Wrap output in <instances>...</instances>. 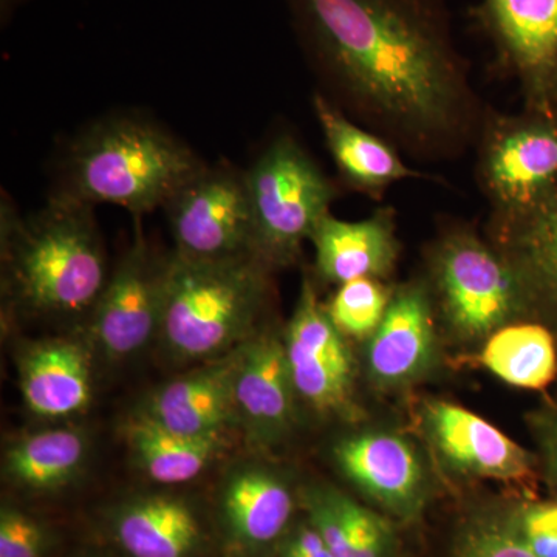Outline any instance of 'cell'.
I'll return each instance as SVG.
<instances>
[{
  "label": "cell",
  "instance_id": "6da1fadb",
  "mask_svg": "<svg viewBox=\"0 0 557 557\" xmlns=\"http://www.w3.org/2000/svg\"><path fill=\"white\" fill-rule=\"evenodd\" d=\"M314 69L399 152L458 156L483 121L445 0H285Z\"/></svg>",
  "mask_w": 557,
  "mask_h": 557
},
{
  "label": "cell",
  "instance_id": "7a4b0ae2",
  "mask_svg": "<svg viewBox=\"0 0 557 557\" xmlns=\"http://www.w3.org/2000/svg\"><path fill=\"white\" fill-rule=\"evenodd\" d=\"M3 262L10 298L40 317H75L94 310L108 284V260L94 207L51 197L28 219L2 205Z\"/></svg>",
  "mask_w": 557,
  "mask_h": 557
},
{
  "label": "cell",
  "instance_id": "3957f363",
  "mask_svg": "<svg viewBox=\"0 0 557 557\" xmlns=\"http://www.w3.org/2000/svg\"><path fill=\"white\" fill-rule=\"evenodd\" d=\"M258 256L189 260L172 252L164 273L160 339L182 361H214L259 332L269 271Z\"/></svg>",
  "mask_w": 557,
  "mask_h": 557
},
{
  "label": "cell",
  "instance_id": "277c9868",
  "mask_svg": "<svg viewBox=\"0 0 557 557\" xmlns=\"http://www.w3.org/2000/svg\"><path fill=\"white\" fill-rule=\"evenodd\" d=\"M205 164L196 153L149 121L116 116L94 124L70 149L61 196L110 203L135 218L164 208Z\"/></svg>",
  "mask_w": 557,
  "mask_h": 557
},
{
  "label": "cell",
  "instance_id": "5b68a950",
  "mask_svg": "<svg viewBox=\"0 0 557 557\" xmlns=\"http://www.w3.org/2000/svg\"><path fill=\"white\" fill-rule=\"evenodd\" d=\"M245 178L255 220L256 255L271 269L289 265L318 223L330 214L335 186L289 135L271 141Z\"/></svg>",
  "mask_w": 557,
  "mask_h": 557
},
{
  "label": "cell",
  "instance_id": "8992f818",
  "mask_svg": "<svg viewBox=\"0 0 557 557\" xmlns=\"http://www.w3.org/2000/svg\"><path fill=\"white\" fill-rule=\"evenodd\" d=\"M440 309L461 339L487 338L504 325L534 318L515 267L467 228L449 231L432 252Z\"/></svg>",
  "mask_w": 557,
  "mask_h": 557
},
{
  "label": "cell",
  "instance_id": "52a82bcc",
  "mask_svg": "<svg viewBox=\"0 0 557 557\" xmlns=\"http://www.w3.org/2000/svg\"><path fill=\"white\" fill-rule=\"evenodd\" d=\"M478 172L494 220L522 218L547 203L557 194V110L483 121Z\"/></svg>",
  "mask_w": 557,
  "mask_h": 557
},
{
  "label": "cell",
  "instance_id": "ba28073f",
  "mask_svg": "<svg viewBox=\"0 0 557 557\" xmlns=\"http://www.w3.org/2000/svg\"><path fill=\"white\" fill-rule=\"evenodd\" d=\"M164 209L178 258L230 260L258 256L245 172L205 166Z\"/></svg>",
  "mask_w": 557,
  "mask_h": 557
},
{
  "label": "cell",
  "instance_id": "9c48e42d",
  "mask_svg": "<svg viewBox=\"0 0 557 557\" xmlns=\"http://www.w3.org/2000/svg\"><path fill=\"white\" fill-rule=\"evenodd\" d=\"M166 263L152 255L137 225L134 245L91 310V336L106 357L129 358L159 336Z\"/></svg>",
  "mask_w": 557,
  "mask_h": 557
},
{
  "label": "cell",
  "instance_id": "30bf717a",
  "mask_svg": "<svg viewBox=\"0 0 557 557\" xmlns=\"http://www.w3.org/2000/svg\"><path fill=\"white\" fill-rule=\"evenodd\" d=\"M480 20L527 109L557 110V0H483Z\"/></svg>",
  "mask_w": 557,
  "mask_h": 557
},
{
  "label": "cell",
  "instance_id": "8fae6325",
  "mask_svg": "<svg viewBox=\"0 0 557 557\" xmlns=\"http://www.w3.org/2000/svg\"><path fill=\"white\" fill-rule=\"evenodd\" d=\"M298 397L321 412L354 413V361L343 333L306 278L284 335Z\"/></svg>",
  "mask_w": 557,
  "mask_h": 557
},
{
  "label": "cell",
  "instance_id": "7c38bea8",
  "mask_svg": "<svg viewBox=\"0 0 557 557\" xmlns=\"http://www.w3.org/2000/svg\"><path fill=\"white\" fill-rule=\"evenodd\" d=\"M296 397L284 336L260 329L239 348L234 380L237 420L252 442L276 445L295 423Z\"/></svg>",
  "mask_w": 557,
  "mask_h": 557
},
{
  "label": "cell",
  "instance_id": "4fadbf2b",
  "mask_svg": "<svg viewBox=\"0 0 557 557\" xmlns=\"http://www.w3.org/2000/svg\"><path fill=\"white\" fill-rule=\"evenodd\" d=\"M335 460L354 485L398 518H413L423 507L426 475L408 440L364 432L339 442Z\"/></svg>",
  "mask_w": 557,
  "mask_h": 557
},
{
  "label": "cell",
  "instance_id": "5bb4252c",
  "mask_svg": "<svg viewBox=\"0 0 557 557\" xmlns=\"http://www.w3.org/2000/svg\"><path fill=\"white\" fill-rule=\"evenodd\" d=\"M424 426L440 457L461 474L520 480L533 472L534 458L482 417L448 401L424 406Z\"/></svg>",
  "mask_w": 557,
  "mask_h": 557
},
{
  "label": "cell",
  "instance_id": "9a60e30c",
  "mask_svg": "<svg viewBox=\"0 0 557 557\" xmlns=\"http://www.w3.org/2000/svg\"><path fill=\"white\" fill-rule=\"evenodd\" d=\"M435 330L429 289L410 282L394 289L380 327L369 338L370 379L381 387L406 386L434 361Z\"/></svg>",
  "mask_w": 557,
  "mask_h": 557
},
{
  "label": "cell",
  "instance_id": "2e32d148",
  "mask_svg": "<svg viewBox=\"0 0 557 557\" xmlns=\"http://www.w3.org/2000/svg\"><path fill=\"white\" fill-rule=\"evenodd\" d=\"M239 348L164 384L139 412L177 434L222 437L223 431L237 420L234 380Z\"/></svg>",
  "mask_w": 557,
  "mask_h": 557
},
{
  "label": "cell",
  "instance_id": "e0dca14e",
  "mask_svg": "<svg viewBox=\"0 0 557 557\" xmlns=\"http://www.w3.org/2000/svg\"><path fill=\"white\" fill-rule=\"evenodd\" d=\"M318 276L343 285L355 278L387 277L397 265L399 242L394 208L376 209L368 219L347 222L325 215L311 233Z\"/></svg>",
  "mask_w": 557,
  "mask_h": 557
},
{
  "label": "cell",
  "instance_id": "ac0fdd59",
  "mask_svg": "<svg viewBox=\"0 0 557 557\" xmlns=\"http://www.w3.org/2000/svg\"><path fill=\"white\" fill-rule=\"evenodd\" d=\"M313 109L330 156L344 183L351 189L381 199L395 183L421 177L403 161L401 153L392 143L354 123L324 95H314Z\"/></svg>",
  "mask_w": 557,
  "mask_h": 557
},
{
  "label": "cell",
  "instance_id": "d6986e66",
  "mask_svg": "<svg viewBox=\"0 0 557 557\" xmlns=\"http://www.w3.org/2000/svg\"><path fill=\"white\" fill-rule=\"evenodd\" d=\"M22 398L30 412L67 418L91 398L90 355L81 341L51 338L28 344L20 358Z\"/></svg>",
  "mask_w": 557,
  "mask_h": 557
},
{
  "label": "cell",
  "instance_id": "ffe728a7",
  "mask_svg": "<svg viewBox=\"0 0 557 557\" xmlns=\"http://www.w3.org/2000/svg\"><path fill=\"white\" fill-rule=\"evenodd\" d=\"M493 228L494 247L519 274L534 318L557 330V194L522 218L494 220Z\"/></svg>",
  "mask_w": 557,
  "mask_h": 557
},
{
  "label": "cell",
  "instance_id": "44dd1931",
  "mask_svg": "<svg viewBox=\"0 0 557 557\" xmlns=\"http://www.w3.org/2000/svg\"><path fill=\"white\" fill-rule=\"evenodd\" d=\"M113 534L129 557H193L201 542L196 512L171 496L127 502L113 519Z\"/></svg>",
  "mask_w": 557,
  "mask_h": 557
},
{
  "label": "cell",
  "instance_id": "7402d4cb",
  "mask_svg": "<svg viewBox=\"0 0 557 557\" xmlns=\"http://www.w3.org/2000/svg\"><path fill=\"white\" fill-rule=\"evenodd\" d=\"M222 511L234 539L248 547H263L288 527L295 497L277 472L245 467L234 471L223 487Z\"/></svg>",
  "mask_w": 557,
  "mask_h": 557
},
{
  "label": "cell",
  "instance_id": "603a6c76",
  "mask_svg": "<svg viewBox=\"0 0 557 557\" xmlns=\"http://www.w3.org/2000/svg\"><path fill=\"white\" fill-rule=\"evenodd\" d=\"M309 522L335 557H391L394 530L386 519L354 498L333 490L314 487L306 496Z\"/></svg>",
  "mask_w": 557,
  "mask_h": 557
},
{
  "label": "cell",
  "instance_id": "cb8c5ba5",
  "mask_svg": "<svg viewBox=\"0 0 557 557\" xmlns=\"http://www.w3.org/2000/svg\"><path fill=\"white\" fill-rule=\"evenodd\" d=\"M124 435L137 467L161 485H182L199 478L223 448L222 437L177 434L141 412L127 423Z\"/></svg>",
  "mask_w": 557,
  "mask_h": 557
},
{
  "label": "cell",
  "instance_id": "d4e9b609",
  "mask_svg": "<svg viewBox=\"0 0 557 557\" xmlns=\"http://www.w3.org/2000/svg\"><path fill=\"white\" fill-rule=\"evenodd\" d=\"M87 450L86 434L79 429H44L7 449L3 472L10 482L25 490H60L79 474Z\"/></svg>",
  "mask_w": 557,
  "mask_h": 557
},
{
  "label": "cell",
  "instance_id": "484cf974",
  "mask_svg": "<svg viewBox=\"0 0 557 557\" xmlns=\"http://www.w3.org/2000/svg\"><path fill=\"white\" fill-rule=\"evenodd\" d=\"M482 362L509 386L542 391L557 376L555 333L542 322H512L487 336Z\"/></svg>",
  "mask_w": 557,
  "mask_h": 557
},
{
  "label": "cell",
  "instance_id": "4316f807",
  "mask_svg": "<svg viewBox=\"0 0 557 557\" xmlns=\"http://www.w3.org/2000/svg\"><path fill=\"white\" fill-rule=\"evenodd\" d=\"M392 295L394 289H388L380 278H355L339 285L324 307L344 336L366 339L380 327Z\"/></svg>",
  "mask_w": 557,
  "mask_h": 557
},
{
  "label": "cell",
  "instance_id": "83f0119b",
  "mask_svg": "<svg viewBox=\"0 0 557 557\" xmlns=\"http://www.w3.org/2000/svg\"><path fill=\"white\" fill-rule=\"evenodd\" d=\"M454 557H537L523 544L504 512L469 523L458 539Z\"/></svg>",
  "mask_w": 557,
  "mask_h": 557
},
{
  "label": "cell",
  "instance_id": "f1b7e54d",
  "mask_svg": "<svg viewBox=\"0 0 557 557\" xmlns=\"http://www.w3.org/2000/svg\"><path fill=\"white\" fill-rule=\"evenodd\" d=\"M49 548L46 528L20 509L0 512V557H42Z\"/></svg>",
  "mask_w": 557,
  "mask_h": 557
},
{
  "label": "cell",
  "instance_id": "f546056e",
  "mask_svg": "<svg viewBox=\"0 0 557 557\" xmlns=\"http://www.w3.org/2000/svg\"><path fill=\"white\" fill-rule=\"evenodd\" d=\"M534 435L541 448L545 474L557 491V408H544L531 417Z\"/></svg>",
  "mask_w": 557,
  "mask_h": 557
},
{
  "label": "cell",
  "instance_id": "4dcf8cb0",
  "mask_svg": "<svg viewBox=\"0 0 557 557\" xmlns=\"http://www.w3.org/2000/svg\"><path fill=\"white\" fill-rule=\"evenodd\" d=\"M282 557H335L317 528L307 522L285 542Z\"/></svg>",
  "mask_w": 557,
  "mask_h": 557
},
{
  "label": "cell",
  "instance_id": "1f68e13d",
  "mask_svg": "<svg viewBox=\"0 0 557 557\" xmlns=\"http://www.w3.org/2000/svg\"><path fill=\"white\" fill-rule=\"evenodd\" d=\"M24 2L25 0H0V14H2L3 24L10 20L11 14L14 13V10H16L17 7L22 5Z\"/></svg>",
  "mask_w": 557,
  "mask_h": 557
}]
</instances>
